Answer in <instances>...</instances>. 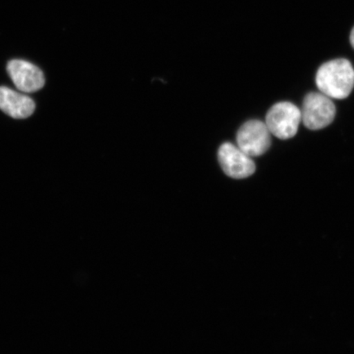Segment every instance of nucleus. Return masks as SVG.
Wrapping results in <instances>:
<instances>
[{
  "label": "nucleus",
  "instance_id": "nucleus-6",
  "mask_svg": "<svg viewBox=\"0 0 354 354\" xmlns=\"http://www.w3.org/2000/svg\"><path fill=\"white\" fill-rule=\"evenodd\" d=\"M7 70L17 90L21 92L38 91L46 83L42 71L29 62L12 60L8 63Z\"/></svg>",
  "mask_w": 354,
  "mask_h": 354
},
{
  "label": "nucleus",
  "instance_id": "nucleus-2",
  "mask_svg": "<svg viewBox=\"0 0 354 354\" xmlns=\"http://www.w3.org/2000/svg\"><path fill=\"white\" fill-rule=\"evenodd\" d=\"M302 122L301 110L290 102L273 105L266 116V125L273 136L281 140L293 138Z\"/></svg>",
  "mask_w": 354,
  "mask_h": 354
},
{
  "label": "nucleus",
  "instance_id": "nucleus-4",
  "mask_svg": "<svg viewBox=\"0 0 354 354\" xmlns=\"http://www.w3.org/2000/svg\"><path fill=\"white\" fill-rule=\"evenodd\" d=\"M271 132L266 123L259 120L245 122L237 132V146L250 157H259L271 146Z\"/></svg>",
  "mask_w": 354,
  "mask_h": 354
},
{
  "label": "nucleus",
  "instance_id": "nucleus-3",
  "mask_svg": "<svg viewBox=\"0 0 354 354\" xmlns=\"http://www.w3.org/2000/svg\"><path fill=\"white\" fill-rule=\"evenodd\" d=\"M335 111L333 101L328 96L321 92H312L304 98L301 117L308 129L320 130L334 121Z\"/></svg>",
  "mask_w": 354,
  "mask_h": 354
},
{
  "label": "nucleus",
  "instance_id": "nucleus-8",
  "mask_svg": "<svg viewBox=\"0 0 354 354\" xmlns=\"http://www.w3.org/2000/svg\"><path fill=\"white\" fill-rule=\"evenodd\" d=\"M351 41L353 47L354 48V28L352 30L351 35Z\"/></svg>",
  "mask_w": 354,
  "mask_h": 354
},
{
  "label": "nucleus",
  "instance_id": "nucleus-7",
  "mask_svg": "<svg viewBox=\"0 0 354 354\" xmlns=\"http://www.w3.org/2000/svg\"><path fill=\"white\" fill-rule=\"evenodd\" d=\"M35 109V102L29 96L0 87V109L13 118L24 119L30 116Z\"/></svg>",
  "mask_w": 354,
  "mask_h": 354
},
{
  "label": "nucleus",
  "instance_id": "nucleus-5",
  "mask_svg": "<svg viewBox=\"0 0 354 354\" xmlns=\"http://www.w3.org/2000/svg\"><path fill=\"white\" fill-rule=\"evenodd\" d=\"M218 160L225 174L234 179L246 178L255 172V163L251 157L232 143L221 146Z\"/></svg>",
  "mask_w": 354,
  "mask_h": 354
},
{
  "label": "nucleus",
  "instance_id": "nucleus-1",
  "mask_svg": "<svg viewBox=\"0 0 354 354\" xmlns=\"http://www.w3.org/2000/svg\"><path fill=\"white\" fill-rule=\"evenodd\" d=\"M317 88L330 99L344 100L351 94L354 87V69L347 59L327 62L318 69Z\"/></svg>",
  "mask_w": 354,
  "mask_h": 354
}]
</instances>
